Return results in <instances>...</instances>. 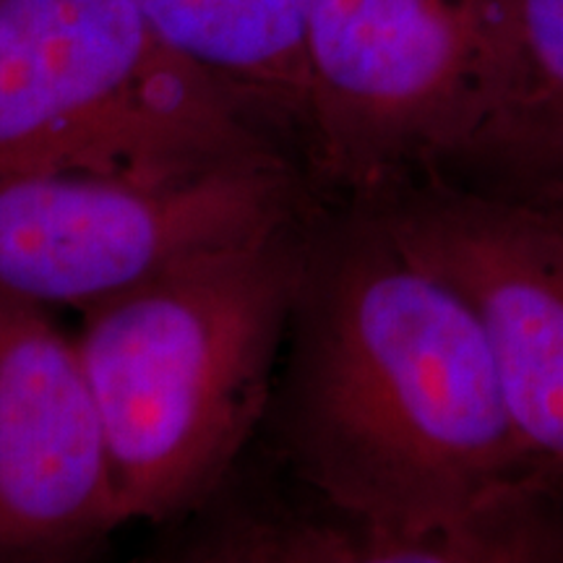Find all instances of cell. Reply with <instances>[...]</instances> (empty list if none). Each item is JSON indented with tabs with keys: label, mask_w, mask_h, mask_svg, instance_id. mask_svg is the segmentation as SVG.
<instances>
[{
	"label": "cell",
	"mask_w": 563,
	"mask_h": 563,
	"mask_svg": "<svg viewBox=\"0 0 563 563\" xmlns=\"http://www.w3.org/2000/svg\"><path fill=\"white\" fill-rule=\"evenodd\" d=\"M266 426L319 501L287 561L563 563V470L514 422L475 308L365 203L316 214Z\"/></svg>",
	"instance_id": "1"
},
{
	"label": "cell",
	"mask_w": 563,
	"mask_h": 563,
	"mask_svg": "<svg viewBox=\"0 0 563 563\" xmlns=\"http://www.w3.org/2000/svg\"><path fill=\"white\" fill-rule=\"evenodd\" d=\"M316 214L79 311L123 525L201 509L264 431Z\"/></svg>",
	"instance_id": "2"
},
{
	"label": "cell",
	"mask_w": 563,
	"mask_h": 563,
	"mask_svg": "<svg viewBox=\"0 0 563 563\" xmlns=\"http://www.w3.org/2000/svg\"><path fill=\"white\" fill-rule=\"evenodd\" d=\"M285 159L306 162L295 133L175 53L129 0H0V178Z\"/></svg>",
	"instance_id": "3"
},
{
	"label": "cell",
	"mask_w": 563,
	"mask_h": 563,
	"mask_svg": "<svg viewBox=\"0 0 563 563\" xmlns=\"http://www.w3.org/2000/svg\"><path fill=\"white\" fill-rule=\"evenodd\" d=\"M496 0H313L306 162L332 201L454 175L488 123Z\"/></svg>",
	"instance_id": "4"
},
{
	"label": "cell",
	"mask_w": 563,
	"mask_h": 563,
	"mask_svg": "<svg viewBox=\"0 0 563 563\" xmlns=\"http://www.w3.org/2000/svg\"><path fill=\"white\" fill-rule=\"evenodd\" d=\"M332 199L306 162L178 178L26 173L0 178V292L76 311L313 217Z\"/></svg>",
	"instance_id": "5"
},
{
	"label": "cell",
	"mask_w": 563,
	"mask_h": 563,
	"mask_svg": "<svg viewBox=\"0 0 563 563\" xmlns=\"http://www.w3.org/2000/svg\"><path fill=\"white\" fill-rule=\"evenodd\" d=\"M357 203L475 308L514 422L563 470V245L543 217L446 175Z\"/></svg>",
	"instance_id": "6"
},
{
	"label": "cell",
	"mask_w": 563,
	"mask_h": 563,
	"mask_svg": "<svg viewBox=\"0 0 563 563\" xmlns=\"http://www.w3.org/2000/svg\"><path fill=\"white\" fill-rule=\"evenodd\" d=\"M121 527L79 342L45 306L0 292V559L76 555Z\"/></svg>",
	"instance_id": "7"
},
{
	"label": "cell",
	"mask_w": 563,
	"mask_h": 563,
	"mask_svg": "<svg viewBox=\"0 0 563 563\" xmlns=\"http://www.w3.org/2000/svg\"><path fill=\"white\" fill-rule=\"evenodd\" d=\"M498 79L488 123L454 178L490 194L563 186V0H496Z\"/></svg>",
	"instance_id": "8"
},
{
	"label": "cell",
	"mask_w": 563,
	"mask_h": 563,
	"mask_svg": "<svg viewBox=\"0 0 563 563\" xmlns=\"http://www.w3.org/2000/svg\"><path fill=\"white\" fill-rule=\"evenodd\" d=\"M175 53L243 91L306 154V37L313 0H129Z\"/></svg>",
	"instance_id": "9"
},
{
	"label": "cell",
	"mask_w": 563,
	"mask_h": 563,
	"mask_svg": "<svg viewBox=\"0 0 563 563\" xmlns=\"http://www.w3.org/2000/svg\"><path fill=\"white\" fill-rule=\"evenodd\" d=\"M514 199H522L530 203V207L543 217L548 228L553 230V235L559 238L563 245V186H551L543 188V191H534L527 196H514Z\"/></svg>",
	"instance_id": "10"
}]
</instances>
